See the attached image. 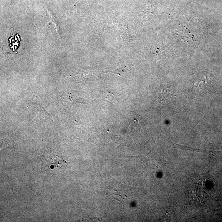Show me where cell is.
Returning <instances> with one entry per match:
<instances>
[{
    "label": "cell",
    "instance_id": "cell-1",
    "mask_svg": "<svg viewBox=\"0 0 222 222\" xmlns=\"http://www.w3.org/2000/svg\"><path fill=\"white\" fill-rule=\"evenodd\" d=\"M205 182L202 176L197 175L193 178L188 192V199L190 204L200 206L205 203L207 198Z\"/></svg>",
    "mask_w": 222,
    "mask_h": 222
},
{
    "label": "cell",
    "instance_id": "cell-2",
    "mask_svg": "<svg viewBox=\"0 0 222 222\" xmlns=\"http://www.w3.org/2000/svg\"><path fill=\"white\" fill-rule=\"evenodd\" d=\"M44 163L47 167L51 169L52 167L58 168L62 164L68 163L65 161L61 155L54 154H50L44 156Z\"/></svg>",
    "mask_w": 222,
    "mask_h": 222
},
{
    "label": "cell",
    "instance_id": "cell-3",
    "mask_svg": "<svg viewBox=\"0 0 222 222\" xmlns=\"http://www.w3.org/2000/svg\"><path fill=\"white\" fill-rule=\"evenodd\" d=\"M47 12L48 14L49 17V19L50 22H51V26L54 30L55 33L57 35V37H59V39L61 40V34H60L59 26L58 23L56 19L55 18L52 14L50 12V11L47 8Z\"/></svg>",
    "mask_w": 222,
    "mask_h": 222
}]
</instances>
